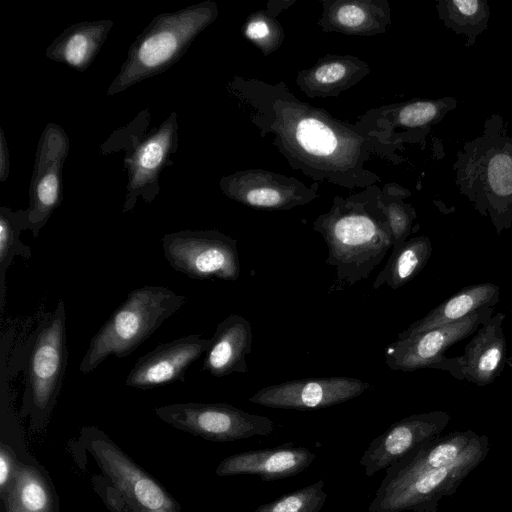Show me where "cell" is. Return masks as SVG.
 <instances>
[{"label":"cell","instance_id":"1","mask_svg":"<svg viewBox=\"0 0 512 512\" xmlns=\"http://www.w3.org/2000/svg\"><path fill=\"white\" fill-rule=\"evenodd\" d=\"M328 247L326 264L336 268L328 292L343 291L367 279L393 247L382 208L362 203H336L313 225Z\"/></svg>","mask_w":512,"mask_h":512},{"label":"cell","instance_id":"2","mask_svg":"<svg viewBox=\"0 0 512 512\" xmlns=\"http://www.w3.org/2000/svg\"><path fill=\"white\" fill-rule=\"evenodd\" d=\"M455 182L473 207L492 222L497 235L512 226V136L492 114L481 135L466 141L453 164Z\"/></svg>","mask_w":512,"mask_h":512},{"label":"cell","instance_id":"3","mask_svg":"<svg viewBox=\"0 0 512 512\" xmlns=\"http://www.w3.org/2000/svg\"><path fill=\"white\" fill-rule=\"evenodd\" d=\"M217 15V5L204 1L155 16L131 44L127 58L106 95L125 91L170 68Z\"/></svg>","mask_w":512,"mask_h":512},{"label":"cell","instance_id":"4","mask_svg":"<svg viewBox=\"0 0 512 512\" xmlns=\"http://www.w3.org/2000/svg\"><path fill=\"white\" fill-rule=\"evenodd\" d=\"M186 302V296L164 286L132 290L91 338L79 371L89 374L110 356H129Z\"/></svg>","mask_w":512,"mask_h":512},{"label":"cell","instance_id":"5","mask_svg":"<svg viewBox=\"0 0 512 512\" xmlns=\"http://www.w3.org/2000/svg\"><path fill=\"white\" fill-rule=\"evenodd\" d=\"M68 360L65 302L45 314L33 333L26 368L25 388L19 411L29 417V432L42 433L49 423L65 377Z\"/></svg>","mask_w":512,"mask_h":512},{"label":"cell","instance_id":"6","mask_svg":"<svg viewBox=\"0 0 512 512\" xmlns=\"http://www.w3.org/2000/svg\"><path fill=\"white\" fill-rule=\"evenodd\" d=\"M78 444L92 456L133 512H182L165 487L98 427L83 426Z\"/></svg>","mask_w":512,"mask_h":512},{"label":"cell","instance_id":"7","mask_svg":"<svg viewBox=\"0 0 512 512\" xmlns=\"http://www.w3.org/2000/svg\"><path fill=\"white\" fill-rule=\"evenodd\" d=\"M489 450L488 437L477 434L452 462L385 493L375 494L368 511L436 512L439 501L457 491L464 479L484 461Z\"/></svg>","mask_w":512,"mask_h":512},{"label":"cell","instance_id":"8","mask_svg":"<svg viewBox=\"0 0 512 512\" xmlns=\"http://www.w3.org/2000/svg\"><path fill=\"white\" fill-rule=\"evenodd\" d=\"M154 413L176 429L214 442L268 436L275 428L268 417L228 403H175L155 407Z\"/></svg>","mask_w":512,"mask_h":512},{"label":"cell","instance_id":"9","mask_svg":"<svg viewBox=\"0 0 512 512\" xmlns=\"http://www.w3.org/2000/svg\"><path fill=\"white\" fill-rule=\"evenodd\" d=\"M168 264L190 278L236 281L240 276L237 241L217 230H181L165 234Z\"/></svg>","mask_w":512,"mask_h":512},{"label":"cell","instance_id":"10","mask_svg":"<svg viewBox=\"0 0 512 512\" xmlns=\"http://www.w3.org/2000/svg\"><path fill=\"white\" fill-rule=\"evenodd\" d=\"M69 145V138L61 126L46 125L37 146L29 206L18 210L23 230H30L35 238L63 199L62 171Z\"/></svg>","mask_w":512,"mask_h":512},{"label":"cell","instance_id":"11","mask_svg":"<svg viewBox=\"0 0 512 512\" xmlns=\"http://www.w3.org/2000/svg\"><path fill=\"white\" fill-rule=\"evenodd\" d=\"M275 130L294 150L324 166L348 165L360 146L355 135L308 108H287L280 114Z\"/></svg>","mask_w":512,"mask_h":512},{"label":"cell","instance_id":"12","mask_svg":"<svg viewBox=\"0 0 512 512\" xmlns=\"http://www.w3.org/2000/svg\"><path fill=\"white\" fill-rule=\"evenodd\" d=\"M178 146V116L172 112L144 137H131L124 158L128 182L123 212L131 211L142 197L151 203L160 192L159 178Z\"/></svg>","mask_w":512,"mask_h":512},{"label":"cell","instance_id":"13","mask_svg":"<svg viewBox=\"0 0 512 512\" xmlns=\"http://www.w3.org/2000/svg\"><path fill=\"white\" fill-rule=\"evenodd\" d=\"M493 315L492 307L475 311L460 321L397 339L385 348V361L394 371L412 372L422 368L440 369L444 352L475 332Z\"/></svg>","mask_w":512,"mask_h":512},{"label":"cell","instance_id":"14","mask_svg":"<svg viewBox=\"0 0 512 512\" xmlns=\"http://www.w3.org/2000/svg\"><path fill=\"white\" fill-rule=\"evenodd\" d=\"M370 388L369 383L350 377L296 379L261 388L249 401L268 408L305 411L346 402Z\"/></svg>","mask_w":512,"mask_h":512},{"label":"cell","instance_id":"15","mask_svg":"<svg viewBox=\"0 0 512 512\" xmlns=\"http://www.w3.org/2000/svg\"><path fill=\"white\" fill-rule=\"evenodd\" d=\"M451 420L441 410L413 414L393 423L373 439L360 458V466L367 477L396 463L416 447L441 435Z\"/></svg>","mask_w":512,"mask_h":512},{"label":"cell","instance_id":"16","mask_svg":"<svg viewBox=\"0 0 512 512\" xmlns=\"http://www.w3.org/2000/svg\"><path fill=\"white\" fill-rule=\"evenodd\" d=\"M211 339L192 334L158 345L141 356L129 371L125 384L147 390L177 381L183 382L187 369L210 347Z\"/></svg>","mask_w":512,"mask_h":512},{"label":"cell","instance_id":"17","mask_svg":"<svg viewBox=\"0 0 512 512\" xmlns=\"http://www.w3.org/2000/svg\"><path fill=\"white\" fill-rule=\"evenodd\" d=\"M220 187L230 199L268 210H288L315 197L312 191L294 178L261 169H249L223 177Z\"/></svg>","mask_w":512,"mask_h":512},{"label":"cell","instance_id":"18","mask_svg":"<svg viewBox=\"0 0 512 512\" xmlns=\"http://www.w3.org/2000/svg\"><path fill=\"white\" fill-rule=\"evenodd\" d=\"M504 320L505 315L501 312L492 315L467 343L464 354L453 358L445 357L440 369L459 380H467L480 387L494 382L506 362Z\"/></svg>","mask_w":512,"mask_h":512},{"label":"cell","instance_id":"19","mask_svg":"<svg viewBox=\"0 0 512 512\" xmlns=\"http://www.w3.org/2000/svg\"><path fill=\"white\" fill-rule=\"evenodd\" d=\"M316 457L306 447L287 443L227 456L218 464L215 474L220 477L256 475L263 481L286 479L303 472Z\"/></svg>","mask_w":512,"mask_h":512},{"label":"cell","instance_id":"20","mask_svg":"<svg viewBox=\"0 0 512 512\" xmlns=\"http://www.w3.org/2000/svg\"><path fill=\"white\" fill-rule=\"evenodd\" d=\"M477 436L472 430L439 435L416 447L385 470L375 494H382L455 460Z\"/></svg>","mask_w":512,"mask_h":512},{"label":"cell","instance_id":"21","mask_svg":"<svg viewBox=\"0 0 512 512\" xmlns=\"http://www.w3.org/2000/svg\"><path fill=\"white\" fill-rule=\"evenodd\" d=\"M205 353L202 370L214 377L246 373V356L252 350L251 323L241 315L230 314L222 320L212 336Z\"/></svg>","mask_w":512,"mask_h":512},{"label":"cell","instance_id":"22","mask_svg":"<svg viewBox=\"0 0 512 512\" xmlns=\"http://www.w3.org/2000/svg\"><path fill=\"white\" fill-rule=\"evenodd\" d=\"M0 502V512H60L55 485L39 462H19Z\"/></svg>","mask_w":512,"mask_h":512},{"label":"cell","instance_id":"23","mask_svg":"<svg viewBox=\"0 0 512 512\" xmlns=\"http://www.w3.org/2000/svg\"><path fill=\"white\" fill-rule=\"evenodd\" d=\"M113 24L107 19L72 24L47 47L46 56L83 72L95 60Z\"/></svg>","mask_w":512,"mask_h":512},{"label":"cell","instance_id":"24","mask_svg":"<svg viewBox=\"0 0 512 512\" xmlns=\"http://www.w3.org/2000/svg\"><path fill=\"white\" fill-rule=\"evenodd\" d=\"M499 296L500 289L496 284L487 282L468 285L436 306L426 316L413 322L398 334L397 339L413 337L460 321L479 309L493 307L498 303Z\"/></svg>","mask_w":512,"mask_h":512},{"label":"cell","instance_id":"25","mask_svg":"<svg viewBox=\"0 0 512 512\" xmlns=\"http://www.w3.org/2000/svg\"><path fill=\"white\" fill-rule=\"evenodd\" d=\"M369 72L366 63L353 56H328L299 73L297 83L309 97L336 96Z\"/></svg>","mask_w":512,"mask_h":512},{"label":"cell","instance_id":"26","mask_svg":"<svg viewBox=\"0 0 512 512\" xmlns=\"http://www.w3.org/2000/svg\"><path fill=\"white\" fill-rule=\"evenodd\" d=\"M432 255V243L427 236L413 237L393 249L386 265L375 278L372 288L387 285L392 289L407 284L426 266Z\"/></svg>","mask_w":512,"mask_h":512},{"label":"cell","instance_id":"27","mask_svg":"<svg viewBox=\"0 0 512 512\" xmlns=\"http://www.w3.org/2000/svg\"><path fill=\"white\" fill-rule=\"evenodd\" d=\"M389 22V8L374 1H338L326 13V23L347 34L380 33Z\"/></svg>","mask_w":512,"mask_h":512},{"label":"cell","instance_id":"28","mask_svg":"<svg viewBox=\"0 0 512 512\" xmlns=\"http://www.w3.org/2000/svg\"><path fill=\"white\" fill-rule=\"evenodd\" d=\"M439 18L446 28L466 37V47L488 28L490 8L486 0H438Z\"/></svg>","mask_w":512,"mask_h":512},{"label":"cell","instance_id":"29","mask_svg":"<svg viewBox=\"0 0 512 512\" xmlns=\"http://www.w3.org/2000/svg\"><path fill=\"white\" fill-rule=\"evenodd\" d=\"M23 230L18 211L8 207L0 208V308L3 311L5 303L6 273L15 256L29 259L32 250L20 240Z\"/></svg>","mask_w":512,"mask_h":512},{"label":"cell","instance_id":"30","mask_svg":"<svg viewBox=\"0 0 512 512\" xmlns=\"http://www.w3.org/2000/svg\"><path fill=\"white\" fill-rule=\"evenodd\" d=\"M456 106L457 100L450 96L435 100H414L400 106L394 120L404 127H423L440 122Z\"/></svg>","mask_w":512,"mask_h":512},{"label":"cell","instance_id":"31","mask_svg":"<svg viewBox=\"0 0 512 512\" xmlns=\"http://www.w3.org/2000/svg\"><path fill=\"white\" fill-rule=\"evenodd\" d=\"M323 479L258 506L253 512H320L327 499Z\"/></svg>","mask_w":512,"mask_h":512},{"label":"cell","instance_id":"32","mask_svg":"<svg viewBox=\"0 0 512 512\" xmlns=\"http://www.w3.org/2000/svg\"><path fill=\"white\" fill-rule=\"evenodd\" d=\"M244 34L265 55L276 50L284 39V33L279 23L264 12L250 15L245 25Z\"/></svg>","mask_w":512,"mask_h":512},{"label":"cell","instance_id":"33","mask_svg":"<svg viewBox=\"0 0 512 512\" xmlns=\"http://www.w3.org/2000/svg\"><path fill=\"white\" fill-rule=\"evenodd\" d=\"M387 216L393 239V249L407 241L416 217L414 208L400 201H390L381 206Z\"/></svg>","mask_w":512,"mask_h":512},{"label":"cell","instance_id":"34","mask_svg":"<svg viewBox=\"0 0 512 512\" xmlns=\"http://www.w3.org/2000/svg\"><path fill=\"white\" fill-rule=\"evenodd\" d=\"M94 491L111 512H133L119 491L103 475H94L91 479Z\"/></svg>","mask_w":512,"mask_h":512},{"label":"cell","instance_id":"35","mask_svg":"<svg viewBox=\"0 0 512 512\" xmlns=\"http://www.w3.org/2000/svg\"><path fill=\"white\" fill-rule=\"evenodd\" d=\"M10 159L7 141L3 129H0V181L4 182L9 176Z\"/></svg>","mask_w":512,"mask_h":512}]
</instances>
